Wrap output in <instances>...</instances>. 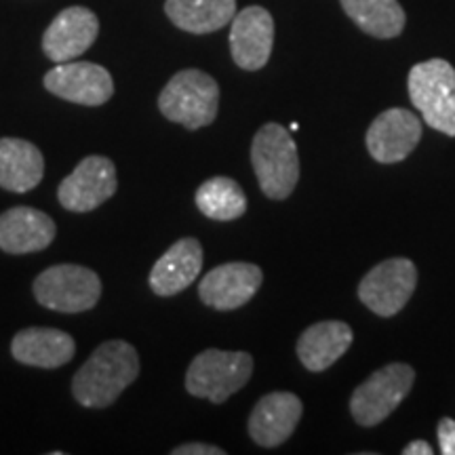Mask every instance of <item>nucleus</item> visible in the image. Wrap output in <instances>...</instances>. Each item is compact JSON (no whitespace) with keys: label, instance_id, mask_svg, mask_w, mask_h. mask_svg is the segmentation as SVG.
I'll return each mask as SVG.
<instances>
[{"label":"nucleus","instance_id":"25","mask_svg":"<svg viewBox=\"0 0 455 455\" xmlns=\"http://www.w3.org/2000/svg\"><path fill=\"white\" fill-rule=\"evenodd\" d=\"M171 455H226V451L218 445H209V443H184V445L175 447Z\"/></svg>","mask_w":455,"mask_h":455},{"label":"nucleus","instance_id":"22","mask_svg":"<svg viewBox=\"0 0 455 455\" xmlns=\"http://www.w3.org/2000/svg\"><path fill=\"white\" fill-rule=\"evenodd\" d=\"M346 15L373 38H396L405 30V11L398 0H339Z\"/></svg>","mask_w":455,"mask_h":455},{"label":"nucleus","instance_id":"9","mask_svg":"<svg viewBox=\"0 0 455 455\" xmlns=\"http://www.w3.org/2000/svg\"><path fill=\"white\" fill-rule=\"evenodd\" d=\"M116 167L108 156L91 155L74 167L57 188V201L66 212L89 213L116 195Z\"/></svg>","mask_w":455,"mask_h":455},{"label":"nucleus","instance_id":"26","mask_svg":"<svg viewBox=\"0 0 455 455\" xmlns=\"http://www.w3.org/2000/svg\"><path fill=\"white\" fill-rule=\"evenodd\" d=\"M435 449H432L426 441H411L403 447V455H432Z\"/></svg>","mask_w":455,"mask_h":455},{"label":"nucleus","instance_id":"2","mask_svg":"<svg viewBox=\"0 0 455 455\" xmlns=\"http://www.w3.org/2000/svg\"><path fill=\"white\" fill-rule=\"evenodd\" d=\"M251 164L266 196L284 201L299 180V155L291 131L278 123H266L251 141Z\"/></svg>","mask_w":455,"mask_h":455},{"label":"nucleus","instance_id":"5","mask_svg":"<svg viewBox=\"0 0 455 455\" xmlns=\"http://www.w3.org/2000/svg\"><path fill=\"white\" fill-rule=\"evenodd\" d=\"M409 98L428 127L455 138V70L445 60L415 64L409 72Z\"/></svg>","mask_w":455,"mask_h":455},{"label":"nucleus","instance_id":"16","mask_svg":"<svg viewBox=\"0 0 455 455\" xmlns=\"http://www.w3.org/2000/svg\"><path fill=\"white\" fill-rule=\"evenodd\" d=\"M203 244L196 238H180L164 251L150 270V289L158 298H173L201 276Z\"/></svg>","mask_w":455,"mask_h":455},{"label":"nucleus","instance_id":"8","mask_svg":"<svg viewBox=\"0 0 455 455\" xmlns=\"http://www.w3.org/2000/svg\"><path fill=\"white\" fill-rule=\"evenodd\" d=\"M418 284V268L407 258L379 261L358 283V299L378 316L390 318L411 299Z\"/></svg>","mask_w":455,"mask_h":455},{"label":"nucleus","instance_id":"21","mask_svg":"<svg viewBox=\"0 0 455 455\" xmlns=\"http://www.w3.org/2000/svg\"><path fill=\"white\" fill-rule=\"evenodd\" d=\"M164 13L180 30L212 34L235 20L236 0H167Z\"/></svg>","mask_w":455,"mask_h":455},{"label":"nucleus","instance_id":"1","mask_svg":"<svg viewBox=\"0 0 455 455\" xmlns=\"http://www.w3.org/2000/svg\"><path fill=\"white\" fill-rule=\"evenodd\" d=\"M140 375V355L129 341L110 339L98 346L72 379V395L87 409L110 407Z\"/></svg>","mask_w":455,"mask_h":455},{"label":"nucleus","instance_id":"13","mask_svg":"<svg viewBox=\"0 0 455 455\" xmlns=\"http://www.w3.org/2000/svg\"><path fill=\"white\" fill-rule=\"evenodd\" d=\"M230 24V53L235 64L247 72L261 70L275 47V20L270 11L253 4L238 11Z\"/></svg>","mask_w":455,"mask_h":455},{"label":"nucleus","instance_id":"12","mask_svg":"<svg viewBox=\"0 0 455 455\" xmlns=\"http://www.w3.org/2000/svg\"><path fill=\"white\" fill-rule=\"evenodd\" d=\"M422 140V121L405 108H388L369 124L365 144L373 161L382 164L401 163Z\"/></svg>","mask_w":455,"mask_h":455},{"label":"nucleus","instance_id":"24","mask_svg":"<svg viewBox=\"0 0 455 455\" xmlns=\"http://www.w3.org/2000/svg\"><path fill=\"white\" fill-rule=\"evenodd\" d=\"M436 436H439V447L443 455H455V419L443 418L436 428Z\"/></svg>","mask_w":455,"mask_h":455},{"label":"nucleus","instance_id":"20","mask_svg":"<svg viewBox=\"0 0 455 455\" xmlns=\"http://www.w3.org/2000/svg\"><path fill=\"white\" fill-rule=\"evenodd\" d=\"M44 178V156L32 141L0 138V188L26 195Z\"/></svg>","mask_w":455,"mask_h":455},{"label":"nucleus","instance_id":"4","mask_svg":"<svg viewBox=\"0 0 455 455\" xmlns=\"http://www.w3.org/2000/svg\"><path fill=\"white\" fill-rule=\"evenodd\" d=\"M253 375V356L249 352L209 348L195 356L186 371V390L192 396L221 405L247 386Z\"/></svg>","mask_w":455,"mask_h":455},{"label":"nucleus","instance_id":"23","mask_svg":"<svg viewBox=\"0 0 455 455\" xmlns=\"http://www.w3.org/2000/svg\"><path fill=\"white\" fill-rule=\"evenodd\" d=\"M195 203L204 218L215 221H235L247 212V196L241 184L224 175L201 184L195 195Z\"/></svg>","mask_w":455,"mask_h":455},{"label":"nucleus","instance_id":"11","mask_svg":"<svg viewBox=\"0 0 455 455\" xmlns=\"http://www.w3.org/2000/svg\"><path fill=\"white\" fill-rule=\"evenodd\" d=\"M264 283V272L249 261H228L209 270L198 283V298L209 308L230 312L253 299Z\"/></svg>","mask_w":455,"mask_h":455},{"label":"nucleus","instance_id":"6","mask_svg":"<svg viewBox=\"0 0 455 455\" xmlns=\"http://www.w3.org/2000/svg\"><path fill=\"white\" fill-rule=\"evenodd\" d=\"M34 298L43 308L64 315H78L98 306L101 281L98 272L78 264L49 266L32 284Z\"/></svg>","mask_w":455,"mask_h":455},{"label":"nucleus","instance_id":"19","mask_svg":"<svg viewBox=\"0 0 455 455\" xmlns=\"http://www.w3.org/2000/svg\"><path fill=\"white\" fill-rule=\"evenodd\" d=\"M352 339H355V333L348 323L321 321L304 329L295 350H298L301 365L312 373H321L348 352Z\"/></svg>","mask_w":455,"mask_h":455},{"label":"nucleus","instance_id":"3","mask_svg":"<svg viewBox=\"0 0 455 455\" xmlns=\"http://www.w3.org/2000/svg\"><path fill=\"white\" fill-rule=\"evenodd\" d=\"M158 110L167 121L196 131L209 127L220 110V84L207 72L188 68L175 74L158 95Z\"/></svg>","mask_w":455,"mask_h":455},{"label":"nucleus","instance_id":"18","mask_svg":"<svg viewBox=\"0 0 455 455\" xmlns=\"http://www.w3.org/2000/svg\"><path fill=\"white\" fill-rule=\"evenodd\" d=\"M11 355L21 365L57 369L68 365L76 355V341L61 329L28 327L15 333Z\"/></svg>","mask_w":455,"mask_h":455},{"label":"nucleus","instance_id":"14","mask_svg":"<svg viewBox=\"0 0 455 455\" xmlns=\"http://www.w3.org/2000/svg\"><path fill=\"white\" fill-rule=\"evenodd\" d=\"M100 34V20L87 7H68L55 15L43 34V51L55 64L81 57Z\"/></svg>","mask_w":455,"mask_h":455},{"label":"nucleus","instance_id":"7","mask_svg":"<svg viewBox=\"0 0 455 455\" xmlns=\"http://www.w3.org/2000/svg\"><path fill=\"white\" fill-rule=\"evenodd\" d=\"M415 382L413 367L407 363H390L373 371L350 396V413L363 428L382 424L405 401Z\"/></svg>","mask_w":455,"mask_h":455},{"label":"nucleus","instance_id":"15","mask_svg":"<svg viewBox=\"0 0 455 455\" xmlns=\"http://www.w3.org/2000/svg\"><path fill=\"white\" fill-rule=\"evenodd\" d=\"M301 413H304V405L298 395L284 390L270 392L259 398L249 415V436L266 449L283 445L298 428Z\"/></svg>","mask_w":455,"mask_h":455},{"label":"nucleus","instance_id":"10","mask_svg":"<svg viewBox=\"0 0 455 455\" xmlns=\"http://www.w3.org/2000/svg\"><path fill=\"white\" fill-rule=\"evenodd\" d=\"M44 89L55 98L78 106H104L114 95L112 74L91 61H64L43 78Z\"/></svg>","mask_w":455,"mask_h":455},{"label":"nucleus","instance_id":"17","mask_svg":"<svg viewBox=\"0 0 455 455\" xmlns=\"http://www.w3.org/2000/svg\"><path fill=\"white\" fill-rule=\"evenodd\" d=\"M51 215L34 207H13L0 215V249L9 255L44 251L55 241Z\"/></svg>","mask_w":455,"mask_h":455}]
</instances>
